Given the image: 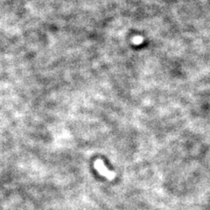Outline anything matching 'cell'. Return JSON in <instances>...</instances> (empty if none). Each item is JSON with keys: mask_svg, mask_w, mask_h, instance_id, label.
Masks as SVG:
<instances>
[{"mask_svg": "<svg viewBox=\"0 0 210 210\" xmlns=\"http://www.w3.org/2000/svg\"><path fill=\"white\" fill-rule=\"evenodd\" d=\"M95 167H96V169L99 172L100 174L103 175L105 178H107L108 179L112 180V179H115V177H116L115 173L109 171V170L105 166L104 162H103L101 159H97V160L95 161Z\"/></svg>", "mask_w": 210, "mask_h": 210, "instance_id": "1", "label": "cell"}, {"mask_svg": "<svg viewBox=\"0 0 210 210\" xmlns=\"http://www.w3.org/2000/svg\"><path fill=\"white\" fill-rule=\"evenodd\" d=\"M143 40H144L143 37H141V36H135L132 39V43L135 44V45H140V44L143 43Z\"/></svg>", "mask_w": 210, "mask_h": 210, "instance_id": "2", "label": "cell"}]
</instances>
